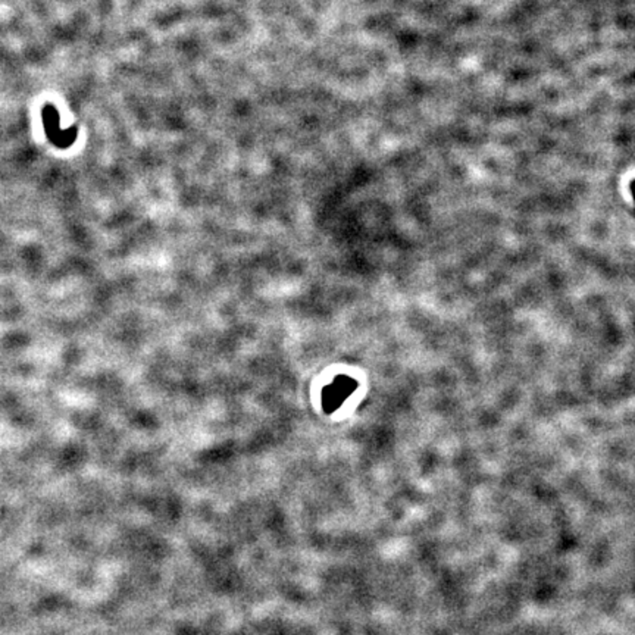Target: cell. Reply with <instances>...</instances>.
Segmentation results:
<instances>
[{"instance_id": "1", "label": "cell", "mask_w": 635, "mask_h": 635, "mask_svg": "<svg viewBox=\"0 0 635 635\" xmlns=\"http://www.w3.org/2000/svg\"><path fill=\"white\" fill-rule=\"evenodd\" d=\"M358 387V382L347 375H338L322 392V407L326 414H333L344 403Z\"/></svg>"}, {"instance_id": "2", "label": "cell", "mask_w": 635, "mask_h": 635, "mask_svg": "<svg viewBox=\"0 0 635 635\" xmlns=\"http://www.w3.org/2000/svg\"><path fill=\"white\" fill-rule=\"evenodd\" d=\"M631 190H632V194H634V199H635V181H632V184H631Z\"/></svg>"}]
</instances>
